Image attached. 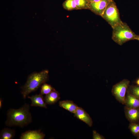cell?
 Returning a JSON list of instances; mask_svg holds the SVG:
<instances>
[{
    "label": "cell",
    "mask_w": 139,
    "mask_h": 139,
    "mask_svg": "<svg viewBox=\"0 0 139 139\" xmlns=\"http://www.w3.org/2000/svg\"><path fill=\"white\" fill-rule=\"evenodd\" d=\"M30 109V105L26 103L18 109H9L7 111L5 125L10 127L17 126L21 128L27 126L32 121Z\"/></svg>",
    "instance_id": "6da1fadb"
},
{
    "label": "cell",
    "mask_w": 139,
    "mask_h": 139,
    "mask_svg": "<svg viewBox=\"0 0 139 139\" xmlns=\"http://www.w3.org/2000/svg\"><path fill=\"white\" fill-rule=\"evenodd\" d=\"M49 79V71L43 70L33 72L29 76L25 84L21 88V93L24 99L31 92L37 90Z\"/></svg>",
    "instance_id": "7a4b0ae2"
},
{
    "label": "cell",
    "mask_w": 139,
    "mask_h": 139,
    "mask_svg": "<svg viewBox=\"0 0 139 139\" xmlns=\"http://www.w3.org/2000/svg\"><path fill=\"white\" fill-rule=\"evenodd\" d=\"M112 38L118 45H122L130 40H138L139 35L133 32L127 24L122 22L112 27Z\"/></svg>",
    "instance_id": "3957f363"
},
{
    "label": "cell",
    "mask_w": 139,
    "mask_h": 139,
    "mask_svg": "<svg viewBox=\"0 0 139 139\" xmlns=\"http://www.w3.org/2000/svg\"><path fill=\"white\" fill-rule=\"evenodd\" d=\"M101 17L112 28L122 22L116 4L113 0H112L108 4Z\"/></svg>",
    "instance_id": "277c9868"
},
{
    "label": "cell",
    "mask_w": 139,
    "mask_h": 139,
    "mask_svg": "<svg viewBox=\"0 0 139 139\" xmlns=\"http://www.w3.org/2000/svg\"><path fill=\"white\" fill-rule=\"evenodd\" d=\"M130 81L124 79L114 85L111 92L113 95L120 103L124 105L125 99Z\"/></svg>",
    "instance_id": "5b68a950"
},
{
    "label": "cell",
    "mask_w": 139,
    "mask_h": 139,
    "mask_svg": "<svg viewBox=\"0 0 139 139\" xmlns=\"http://www.w3.org/2000/svg\"><path fill=\"white\" fill-rule=\"evenodd\" d=\"M112 0H101L89 2V9L96 14L101 16L108 4Z\"/></svg>",
    "instance_id": "8992f818"
},
{
    "label": "cell",
    "mask_w": 139,
    "mask_h": 139,
    "mask_svg": "<svg viewBox=\"0 0 139 139\" xmlns=\"http://www.w3.org/2000/svg\"><path fill=\"white\" fill-rule=\"evenodd\" d=\"M74 116L87 124L89 127L93 125V121L89 115L82 108L79 107L75 113Z\"/></svg>",
    "instance_id": "52a82bcc"
},
{
    "label": "cell",
    "mask_w": 139,
    "mask_h": 139,
    "mask_svg": "<svg viewBox=\"0 0 139 139\" xmlns=\"http://www.w3.org/2000/svg\"><path fill=\"white\" fill-rule=\"evenodd\" d=\"M125 116L130 123L139 122V108H130L125 107Z\"/></svg>",
    "instance_id": "ba28073f"
},
{
    "label": "cell",
    "mask_w": 139,
    "mask_h": 139,
    "mask_svg": "<svg viewBox=\"0 0 139 139\" xmlns=\"http://www.w3.org/2000/svg\"><path fill=\"white\" fill-rule=\"evenodd\" d=\"M45 135L41 132V129L29 130L22 133L20 139H44Z\"/></svg>",
    "instance_id": "9c48e42d"
},
{
    "label": "cell",
    "mask_w": 139,
    "mask_h": 139,
    "mask_svg": "<svg viewBox=\"0 0 139 139\" xmlns=\"http://www.w3.org/2000/svg\"><path fill=\"white\" fill-rule=\"evenodd\" d=\"M124 105L128 108H139V98L127 92Z\"/></svg>",
    "instance_id": "30bf717a"
},
{
    "label": "cell",
    "mask_w": 139,
    "mask_h": 139,
    "mask_svg": "<svg viewBox=\"0 0 139 139\" xmlns=\"http://www.w3.org/2000/svg\"><path fill=\"white\" fill-rule=\"evenodd\" d=\"M28 98L31 101V106L40 107L46 108L47 104L42 95L40 94H36L31 96H28Z\"/></svg>",
    "instance_id": "8fae6325"
},
{
    "label": "cell",
    "mask_w": 139,
    "mask_h": 139,
    "mask_svg": "<svg viewBox=\"0 0 139 139\" xmlns=\"http://www.w3.org/2000/svg\"><path fill=\"white\" fill-rule=\"evenodd\" d=\"M59 105L60 107L68 111L71 113L74 114L78 106L71 100H64L59 102Z\"/></svg>",
    "instance_id": "7c38bea8"
},
{
    "label": "cell",
    "mask_w": 139,
    "mask_h": 139,
    "mask_svg": "<svg viewBox=\"0 0 139 139\" xmlns=\"http://www.w3.org/2000/svg\"><path fill=\"white\" fill-rule=\"evenodd\" d=\"M44 99L47 105L54 104L60 99V94L55 89L49 94L46 95Z\"/></svg>",
    "instance_id": "4fadbf2b"
},
{
    "label": "cell",
    "mask_w": 139,
    "mask_h": 139,
    "mask_svg": "<svg viewBox=\"0 0 139 139\" xmlns=\"http://www.w3.org/2000/svg\"><path fill=\"white\" fill-rule=\"evenodd\" d=\"M15 135V131L14 129L7 128L2 129L0 133V139H12Z\"/></svg>",
    "instance_id": "5bb4252c"
},
{
    "label": "cell",
    "mask_w": 139,
    "mask_h": 139,
    "mask_svg": "<svg viewBox=\"0 0 139 139\" xmlns=\"http://www.w3.org/2000/svg\"><path fill=\"white\" fill-rule=\"evenodd\" d=\"M62 5L64 8L68 11L78 10L75 0H65Z\"/></svg>",
    "instance_id": "9a60e30c"
},
{
    "label": "cell",
    "mask_w": 139,
    "mask_h": 139,
    "mask_svg": "<svg viewBox=\"0 0 139 139\" xmlns=\"http://www.w3.org/2000/svg\"><path fill=\"white\" fill-rule=\"evenodd\" d=\"M78 10L89 9V2L88 0H75Z\"/></svg>",
    "instance_id": "2e32d148"
},
{
    "label": "cell",
    "mask_w": 139,
    "mask_h": 139,
    "mask_svg": "<svg viewBox=\"0 0 139 139\" xmlns=\"http://www.w3.org/2000/svg\"><path fill=\"white\" fill-rule=\"evenodd\" d=\"M55 89L51 85L45 83L41 86L40 94L42 95L47 94Z\"/></svg>",
    "instance_id": "e0dca14e"
},
{
    "label": "cell",
    "mask_w": 139,
    "mask_h": 139,
    "mask_svg": "<svg viewBox=\"0 0 139 139\" xmlns=\"http://www.w3.org/2000/svg\"><path fill=\"white\" fill-rule=\"evenodd\" d=\"M128 128L132 134L135 136H138L139 134V122L130 123Z\"/></svg>",
    "instance_id": "ac0fdd59"
},
{
    "label": "cell",
    "mask_w": 139,
    "mask_h": 139,
    "mask_svg": "<svg viewBox=\"0 0 139 139\" xmlns=\"http://www.w3.org/2000/svg\"><path fill=\"white\" fill-rule=\"evenodd\" d=\"M127 92L139 98V85H129Z\"/></svg>",
    "instance_id": "d6986e66"
},
{
    "label": "cell",
    "mask_w": 139,
    "mask_h": 139,
    "mask_svg": "<svg viewBox=\"0 0 139 139\" xmlns=\"http://www.w3.org/2000/svg\"><path fill=\"white\" fill-rule=\"evenodd\" d=\"M93 139H105V138L103 136L101 135L96 131H93Z\"/></svg>",
    "instance_id": "ffe728a7"
},
{
    "label": "cell",
    "mask_w": 139,
    "mask_h": 139,
    "mask_svg": "<svg viewBox=\"0 0 139 139\" xmlns=\"http://www.w3.org/2000/svg\"><path fill=\"white\" fill-rule=\"evenodd\" d=\"M3 100L2 98H0V109H1L2 107Z\"/></svg>",
    "instance_id": "44dd1931"
},
{
    "label": "cell",
    "mask_w": 139,
    "mask_h": 139,
    "mask_svg": "<svg viewBox=\"0 0 139 139\" xmlns=\"http://www.w3.org/2000/svg\"><path fill=\"white\" fill-rule=\"evenodd\" d=\"M89 2H96L101 0H88Z\"/></svg>",
    "instance_id": "7402d4cb"
},
{
    "label": "cell",
    "mask_w": 139,
    "mask_h": 139,
    "mask_svg": "<svg viewBox=\"0 0 139 139\" xmlns=\"http://www.w3.org/2000/svg\"><path fill=\"white\" fill-rule=\"evenodd\" d=\"M136 83L137 85L139 86V79H138L136 81Z\"/></svg>",
    "instance_id": "603a6c76"
},
{
    "label": "cell",
    "mask_w": 139,
    "mask_h": 139,
    "mask_svg": "<svg viewBox=\"0 0 139 139\" xmlns=\"http://www.w3.org/2000/svg\"><path fill=\"white\" fill-rule=\"evenodd\" d=\"M137 138L138 139H139V134L138 135V136H137Z\"/></svg>",
    "instance_id": "cb8c5ba5"
},
{
    "label": "cell",
    "mask_w": 139,
    "mask_h": 139,
    "mask_svg": "<svg viewBox=\"0 0 139 139\" xmlns=\"http://www.w3.org/2000/svg\"><path fill=\"white\" fill-rule=\"evenodd\" d=\"M138 40L139 41V38Z\"/></svg>",
    "instance_id": "d4e9b609"
}]
</instances>
